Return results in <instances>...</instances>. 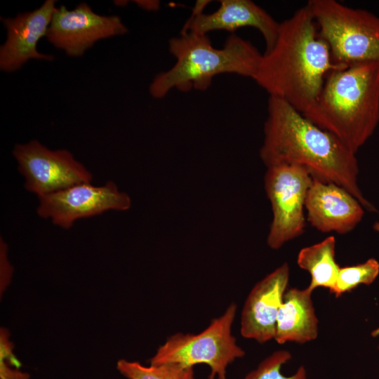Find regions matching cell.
I'll list each match as a JSON object with an SVG mask.
<instances>
[{"label":"cell","mask_w":379,"mask_h":379,"mask_svg":"<svg viewBox=\"0 0 379 379\" xmlns=\"http://www.w3.org/2000/svg\"><path fill=\"white\" fill-rule=\"evenodd\" d=\"M302 114L356 154L379 123V62L331 72Z\"/></svg>","instance_id":"obj_3"},{"label":"cell","mask_w":379,"mask_h":379,"mask_svg":"<svg viewBox=\"0 0 379 379\" xmlns=\"http://www.w3.org/2000/svg\"><path fill=\"white\" fill-rule=\"evenodd\" d=\"M379 274V262L369 258L362 263L340 267L335 285L331 293L336 298L351 291L360 284L370 285Z\"/></svg>","instance_id":"obj_18"},{"label":"cell","mask_w":379,"mask_h":379,"mask_svg":"<svg viewBox=\"0 0 379 379\" xmlns=\"http://www.w3.org/2000/svg\"><path fill=\"white\" fill-rule=\"evenodd\" d=\"M312 177L304 168L291 165L268 167L265 190L271 203L272 221L267 237L268 246L280 248L304 232V208Z\"/></svg>","instance_id":"obj_7"},{"label":"cell","mask_w":379,"mask_h":379,"mask_svg":"<svg viewBox=\"0 0 379 379\" xmlns=\"http://www.w3.org/2000/svg\"><path fill=\"white\" fill-rule=\"evenodd\" d=\"M13 154L27 190L39 197L70 186L91 182V172L68 150H51L38 140L17 144Z\"/></svg>","instance_id":"obj_8"},{"label":"cell","mask_w":379,"mask_h":379,"mask_svg":"<svg viewBox=\"0 0 379 379\" xmlns=\"http://www.w3.org/2000/svg\"><path fill=\"white\" fill-rule=\"evenodd\" d=\"M307 6L335 65L379 62L378 16L335 0H310Z\"/></svg>","instance_id":"obj_5"},{"label":"cell","mask_w":379,"mask_h":379,"mask_svg":"<svg viewBox=\"0 0 379 379\" xmlns=\"http://www.w3.org/2000/svg\"><path fill=\"white\" fill-rule=\"evenodd\" d=\"M9 361L0 357V378L1 379H29V375L16 368Z\"/></svg>","instance_id":"obj_20"},{"label":"cell","mask_w":379,"mask_h":379,"mask_svg":"<svg viewBox=\"0 0 379 379\" xmlns=\"http://www.w3.org/2000/svg\"><path fill=\"white\" fill-rule=\"evenodd\" d=\"M335 65L307 4L279 23L253 79L270 95L303 114L316 101Z\"/></svg>","instance_id":"obj_2"},{"label":"cell","mask_w":379,"mask_h":379,"mask_svg":"<svg viewBox=\"0 0 379 379\" xmlns=\"http://www.w3.org/2000/svg\"><path fill=\"white\" fill-rule=\"evenodd\" d=\"M372 337H379V326L375 328L371 333ZM378 350H379V344H378Z\"/></svg>","instance_id":"obj_21"},{"label":"cell","mask_w":379,"mask_h":379,"mask_svg":"<svg viewBox=\"0 0 379 379\" xmlns=\"http://www.w3.org/2000/svg\"><path fill=\"white\" fill-rule=\"evenodd\" d=\"M335 239L328 236L299 251L297 264L310 273L311 281L307 288L310 291L319 287L328 288L330 293L333 290L340 269L335 260Z\"/></svg>","instance_id":"obj_16"},{"label":"cell","mask_w":379,"mask_h":379,"mask_svg":"<svg viewBox=\"0 0 379 379\" xmlns=\"http://www.w3.org/2000/svg\"><path fill=\"white\" fill-rule=\"evenodd\" d=\"M307 220L321 232L345 234L361 220L364 207L348 191L312 178L305 200Z\"/></svg>","instance_id":"obj_14"},{"label":"cell","mask_w":379,"mask_h":379,"mask_svg":"<svg viewBox=\"0 0 379 379\" xmlns=\"http://www.w3.org/2000/svg\"><path fill=\"white\" fill-rule=\"evenodd\" d=\"M37 214L51 218L63 229L71 228L75 220L100 215L109 210L126 211L131 199L119 190L116 184L108 181L105 185L91 182L79 183L39 197Z\"/></svg>","instance_id":"obj_9"},{"label":"cell","mask_w":379,"mask_h":379,"mask_svg":"<svg viewBox=\"0 0 379 379\" xmlns=\"http://www.w3.org/2000/svg\"><path fill=\"white\" fill-rule=\"evenodd\" d=\"M307 287L286 290L277 318L274 340L282 345L288 342L304 344L318 336L319 320Z\"/></svg>","instance_id":"obj_15"},{"label":"cell","mask_w":379,"mask_h":379,"mask_svg":"<svg viewBox=\"0 0 379 379\" xmlns=\"http://www.w3.org/2000/svg\"><path fill=\"white\" fill-rule=\"evenodd\" d=\"M236 312L237 305L232 302L199 333L172 335L149 359L150 365L173 364L193 367L203 364L210 367L208 379H226L227 367L245 355L232 334Z\"/></svg>","instance_id":"obj_6"},{"label":"cell","mask_w":379,"mask_h":379,"mask_svg":"<svg viewBox=\"0 0 379 379\" xmlns=\"http://www.w3.org/2000/svg\"><path fill=\"white\" fill-rule=\"evenodd\" d=\"M168 48L175 62L151 82L149 93L156 99L163 98L173 89L205 91L213 79L221 74L253 79L262 57L251 42L234 34L227 39L221 48H216L207 34L181 32L178 36L170 39Z\"/></svg>","instance_id":"obj_4"},{"label":"cell","mask_w":379,"mask_h":379,"mask_svg":"<svg viewBox=\"0 0 379 379\" xmlns=\"http://www.w3.org/2000/svg\"><path fill=\"white\" fill-rule=\"evenodd\" d=\"M218 8L211 13H204L206 1L196 3L191 17L181 32H194L207 34L215 30L234 32L251 27L257 29L265 41L266 49L273 46L279 23L266 11L251 0H221Z\"/></svg>","instance_id":"obj_11"},{"label":"cell","mask_w":379,"mask_h":379,"mask_svg":"<svg viewBox=\"0 0 379 379\" xmlns=\"http://www.w3.org/2000/svg\"><path fill=\"white\" fill-rule=\"evenodd\" d=\"M291 352L287 350L274 352L244 379H307L306 370L303 366H300L295 373L290 376L281 373L283 365L291 360Z\"/></svg>","instance_id":"obj_19"},{"label":"cell","mask_w":379,"mask_h":379,"mask_svg":"<svg viewBox=\"0 0 379 379\" xmlns=\"http://www.w3.org/2000/svg\"><path fill=\"white\" fill-rule=\"evenodd\" d=\"M287 262L256 283L248 293L241 311L242 337L265 343L274 338L277 318L289 281Z\"/></svg>","instance_id":"obj_12"},{"label":"cell","mask_w":379,"mask_h":379,"mask_svg":"<svg viewBox=\"0 0 379 379\" xmlns=\"http://www.w3.org/2000/svg\"><path fill=\"white\" fill-rule=\"evenodd\" d=\"M356 154L331 133L319 128L285 101L269 97L260 157L268 167L297 166L312 178L334 183L354 196L368 211L376 208L358 185Z\"/></svg>","instance_id":"obj_1"},{"label":"cell","mask_w":379,"mask_h":379,"mask_svg":"<svg viewBox=\"0 0 379 379\" xmlns=\"http://www.w3.org/2000/svg\"><path fill=\"white\" fill-rule=\"evenodd\" d=\"M117 368L128 379H195L193 367L173 364L145 366L138 361L120 359Z\"/></svg>","instance_id":"obj_17"},{"label":"cell","mask_w":379,"mask_h":379,"mask_svg":"<svg viewBox=\"0 0 379 379\" xmlns=\"http://www.w3.org/2000/svg\"><path fill=\"white\" fill-rule=\"evenodd\" d=\"M128 32L117 15H102L92 11L86 3L69 11L57 8L46 37L69 56H81L96 41Z\"/></svg>","instance_id":"obj_10"},{"label":"cell","mask_w":379,"mask_h":379,"mask_svg":"<svg viewBox=\"0 0 379 379\" xmlns=\"http://www.w3.org/2000/svg\"><path fill=\"white\" fill-rule=\"evenodd\" d=\"M57 7L55 0H46L39 8L16 17L1 18L7 38L0 48V69L11 72L29 60L51 61L54 56L37 50L39 40L46 36Z\"/></svg>","instance_id":"obj_13"},{"label":"cell","mask_w":379,"mask_h":379,"mask_svg":"<svg viewBox=\"0 0 379 379\" xmlns=\"http://www.w3.org/2000/svg\"><path fill=\"white\" fill-rule=\"evenodd\" d=\"M373 229L379 233V221H377L374 223Z\"/></svg>","instance_id":"obj_22"}]
</instances>
